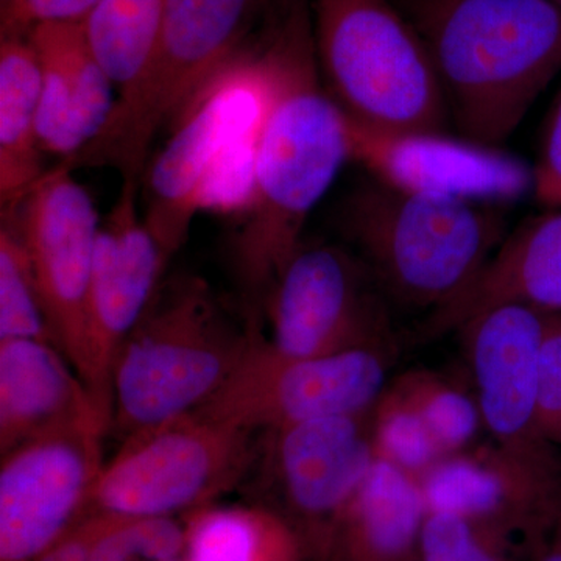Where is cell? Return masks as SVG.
I'll return each instance as SVG.
<instances>
[{
  "label": "cell",
  "instance_id": "obj_1",
  "mask_svg": "<svg viewBox=\"0 0 561 561\" xmlns=\"http://www.w3.org/2000/svg\"><path fill=\"white\" fill-rule=\"evenodd\" d=\"M264 81L253 194L231 238L245 317L265 302L305 241L306 224L346 161L348 122L321 80L308 0H280L253 46Z\"/></svg>",
  "mask_w": 561,
  "mask_h": 561
},
{
  "label": "cell",
  "instance_id": "obj_2",
  "mask_svg": "<svg viewBox=\"0 0 561 561\" xmlns=\"http://www.w3.org/2000/svg\"><path fill=\"white\" fill-rule=\"evenodd\" d=\"M461 138L500 147L561 70L552 0H402Z\"/></svg>",
  "mask_w": 561,
  "mask_h": 561
},
{
  "label": "cell",
  "instance_id": "obj_3",
  "mask_svg": "<svg viewBox=\"0 0 561 561\" xmlns=\"http://www.w3.org/2000/svg\"><path fill=\"white\" fill-rule=\"evenodd\" d=\"M257 334L205 279H162L114 362L110 430L125 440L197 411L238 370Z\"/></svg>",
  "mask_w": 561,
  "mask_h": 561
},
{
  "label": "cell",
  "instance_id": "obj_4",
  "mask_svg": "<svg viewBox=\"0 0 561 561\" xmlns=\"http://www.w3.org/2000/svg\"><path fill=\"white\" fill-rule=\"evenodd\" d=\"M505 206L431 197L362 181L335 213L339 230L391 301L440 308L507 236Z\"/></svg>",
  "mask_w": 561,
  "mask_h": 561
},
{
  "label": "cell",
  "instance_id": "obj_5",
  "mask_svg": "<svg viewBox=\"0 0 561 561\" xmlns=\"http://www.w3.org/2000/svg\"><path fill=\"white\" fill-rule=\"evenodd\" d=\"M311 7L321 80L346 119L376 131H445V92L405 13L391 0H312Z\"/></svg>",
  "mask_w": 561,
  "mask_h": 561
},
{
  "label": "cell",
  "instance_id": "obj_6",
  "mask_svg": "<svg viewBox=\"0 0 561 561\" xmlns=\"http://www.w3.org/2000/svg\"><path fill=\"white\" fill-rule=\"evenodd\" d=\"M262 0H164L160 38L139 79L117 94L99 135L69 171L110 168L142 181L151 144L183 116L210 80L243 49Z\"/></svg>",
  "mask_w": 561,
  "mask_h": 561
},
{
  "label": "cell",
  "instance_id": "obj_7",
  "mask_svg": "<svg viewBox=\"0 0 561 561\" xmlns=\"http://www.w3.org/2000/svg\"><path fill=\"white\" fill-rule=\"evenodd\" d=\"M202 411L184 413L122 440L91 500V513L181 518L242 485L261 442Z\"/></svg>",
  "mask_w": 561,
  "mask_h": 561
},
{
  "label": "cell",
  "instance_id": "obj_8",
  "mask_svg": "<svg viewBox=\"0 0 561 561\" xmlns=\"http://www.w3.org/2000/svg\"><path fill=\"white\" fill-rule=\"evenodd\" d=\"M264 108V81L253 47L210 80L172 127L171 139L144 172V220L171 261L221 165L253 146Z\"/></svg>",
  "mask_w": 561,
  "mask_h": 561
},
{
  "label": "cell",
  "instance_id": "obj_9",
  "mask_svg": "<svg viewBox=\"0 0 561 561\" xmlns=\"http://www.w3.org/2000/svg\"><path fill=\"white\" fill-rule=\"evenodd\" d=\"M390 350L321 357L280 353L256 335L245 359L198 411L254 434L370 411L386 389Z\"/></svg>",
  "mask_w": 561,
  "mask_h": 561
},
{
  "label": "cell",
  "instance_id": "obj_10",
  "mask_svg": "<svg viewBox=\"0 0 561 561\" xmlns=\"http://www.w3.org/2000/svg\"><path fill=\"white\" fill-rule=\"evenodd\" d=\"M267 339L280 353L321 357L393 348L387 297L357 254L302 243L265 302Z\"/></svg>",
  "mask_w": 561,
  "mask_h": 561
},
{
  "label": "cell",
  "instance_id": "obj_11",
  "mask_svg": "<svg viewBox=\"0 0 561 561\" xmlns=\"http://www.w3.org/2000/svg\"><path fill=\"white\" fill-rule=\"evenodd\" d=\"M110 427L69 421L0 456V561H36L91 515Z\"/></svg>",
  "mask_w": 561,
  "mask_h": 561
},
{
  "label": "cell",
  "instance_id": "obj_12",
  "mask_svg": "<svg viewBox=\"0 0 561 561\" xmlns=\"http://www.w3.org/2000/svg\"><path fill=\"white\" fill-rule=\"evenodd\" d=\"M371 409L327 416L265 432L257 461L264 463L273 500L300 535L309 561H323L332 534L370 474L376 456Z\"/></svg>",
  "mask_w": 561,
  "mask_h": 561
},
{
  "label": "cell",
  "instance_id": "obj_13",
  "mask_svg": "<svg viewBox=\"0 0 561 561\" xmlns=\"http://www.w3.org/2000/svg\"><path fill=\"white\" fill-rule=\"evenodd\" d=\"M2 219L13 225L27 250L54 343L81 378L88 289L101 228L94 202L60 162Z\"/></svg>",
  "mask_w": 561,
  "mask_h": 561
},
{
  "label": "cell",
  "instance_id": "obj_14",
  "mask_svg": "<svg viewBox=\"0 0 561 561\" xmlns=\"http://www.w3.org/2000/svg\"><path fill=\"white\" fill-rule=\"evenodd\" d=\"M139 186L140 180H122L117 201L101 221L87 298L81 379L110 426L114 362L153 300L169 264L140 214Z\"/></svg>",
  "mask_w": 561,
  "mask_h": 561
},
{
  "label": "cell",
  "instance_id": "obj_15",
  "mask_svg": "<svg viewBox=\"0 0 561 561\" xmlns=\"http://www.w3.org/2000/svg\"><path fill=\"white\" fill-rule=\"evenodd\" d=\"M427 511L481 523L531 553L561 518V457L491 445L443 457L420 481Z\"/></svg>",
  "mask_w": 561,
  "mask_h": 561
},
{
  "label": "cell",
  "instance_id": "obj_16",
  "mask_svg": "<svg viewBox=\"0 0 561 561\" xmlns=\"http://www.w3.org/2000/svg\"><path fill=\"white\" fill-rule=\"evenodd\" d=\"M346 122L351 161L397 190L500 206L534 191V169L500 147L445 131L386 133Z\"/></svg>",
  "mask_w": 561,
  "mask_h": 561
},
{
  "label": "cell",
  "instance_id": "obj_17",
  "mask_svg": "<svg viewBox=\"0 0 561 561\" xmlns=\"http://www.w3.org/2000/svg\"><path fill=\"white\" fill-rule=\"evenodd\" d=\"M557 313L531 306H493L459 330L481 409L496 445L537 456L557 454L538 426V370L542 342Z\"/></svg>",
  "mask_w": 561,
  "mask_h": 561
},
{
  "label": "cell",
  "instance_id": "obj_18",
  "mask_svg": "<svg viewBox=\"0 0 561 561\" xmlns=\"http://www.w3.org/2000/svg\"><path fill=\"white\" fill-rule=\"evenodd\" d=\"M507 302L561 313V208L531 217L505 236L478 275L427 313L419 337L432 341L457 332L478 313Z\"/></svg>",
  "mask_w": 561,
  "mask_h": 561
},
{
  "label": "cell",
  "instance_id": "obj_19",
  "mask_svg": "<svg viewBox=\"0 0 561 561\" xmlns=\"http://www.w3.org/2000/svg\"><path fill=\"white\" fill-rule=\"evenodd\" d=\"M28 39L41 68V147L65 161L108 121L114 84L92 54L81 22H39Z\"/></svg>",
  "mask_w": 561,
  "mask_h": 561
},
{
  "label": "cell",
  "instance_id": "obj_20",
  "mask_svg": "<svg viewBox=\"0 0 561 561\" xmlns=\"http://www.w3.org/2000/svg\"><path fill=\"white\" fill-rule=\"evenodd\" d=\"M110 420L54 343L0 341V456L36 435L81 419Z\"/></svg>",
  "mask_w": 561,
  "mask_h": 561
},
{
  "label": "cell",
  "instance_id": "obj_21",
  "mask_svg": "<svg viewBox=\"0 0 561 561\" xmlns=\"http://www.w3.org/2000/svg\"><path fill=\"white\" fill-rule=\"evenodd\" d=\"M426 512L420 482L376 459L323 561H419Z\"/></svg>",
  "mask_w": 561,
  "mask_h": 561
},
{
  "label": "cell",
  "instance_id": "obj_22",
  "mask_svg": "<svg viewBox=\"0 0 561 561\" xmlns=\"http://www.w3.org/2000/svg\"><path fill=\"white\" fill-rule=\"evenodd\" d=\"M41 68L28 36L0 38V205L13 209L43 179Z\"/></svg>",
  "mask_w": 561,
  "mask_h": 561
},
{
  "label": "cell",
  "instance_id": "obj_23",
  "mask_svg": "<svg viewBox=\"0 0 561 561\" xmlns=\"http://www.w3.org/2000/svg\"><path fill=\"white\" fill-rule=\"evenodd\" d=\"M183 519L186 548L180 561H309L295 527L260 502H216Z\"/></svg>",
  "mask_w": 561,
  "mask_h": 561
},
{
  "label": "cell",
  "instance_id": "obj_24",
  "mask_svg": "<svg viewBox=\"0 0 561 561\" xmlns=\"http://www.w3.org/2000/svg\"><path fill=\"white\" fill-rule=\"evenodd\" d=\"M164 0H99L81 21L117 94L139 79L160 38Z\"/></svg>",
  "mask_w": 561,
  "mask_h": 561
},
{
  "label": "cell",
  "instance_id": "obj_25",
  "mask_svg": "<svg viewBox=\"0 0 561 561\" xmlns=\"http://www.w3.org/2000/svg\"><path fill=\"white\" fill-rule=\"evenodd\" d=\"M393 383L420 413L445 457L474 445L483 430L474 390L432 370L404 373Z\"/></svg>",
  "mask_w": 561,
  "mask_h": 561
},
{
  "label": "cell",
  "instance_id": "obj_26",
  "mask_svg": "<svg viewBox=\"0 0 561 561\" xmlns=\"http://www.w3.org/2000/svg\"><path fill=\"white\" fill-rule=\"evenodd\" d=\"M376 459L421 481L445 457L420 413L393 382L387 383L370 413Z\"/></svg>",
  "mask_w": 561,
  "mask_h": 561
},
{
  "label": "cell",
  "instance_id": "obj_27",
  "mask_svg": "<svg viewBox=\"0 0 561 561\" xmlns=\"http://www.w3.org/2000/svg\"><path fill=\"white\" fill-rule=\"evenodd\" d=\"M13 339H33V341L54 343L27 250L13 225L2 219L0 225V341H13Z\"/></svg>",
  "mask_w": 561,
  "mask_h": 561
},
{
  "label": "cell",
  "instance_id": "obj_28",
  "mask_svg": "<svg viewBox=\"0 0 561 561\" xmlns=\"http://www.w3.org/2000/svg\"><path fill=\"white\" fill-rule=\"evenodd\" d=\"M523 549L500 531L443 511H427L419 561H518Z\"/></svg>",
  "mask_w": 561,
  "mask_h": 561
},
{
  "label": "cell",
  "instance_id": "obj_29",
  "mask_svg": "<svg viewBox=\"0 0 561 561\" xmlns=\"http://www.w3.org/2000/svg\"><path fill=\"white\" fill-rule=\"evenodd\" d=\"M184 548L183 516H116L99 538L91 561H180Z\"/></svg>",
  "mask_w": 561,
  "mask_h": 561
},
{
  "label": "cell",
  "instance_id": "obj_30",
  "mask_svg": "<svg viewBox=\"0 0 561 561\" xmlns=\"http://www.w3.org/2000/svg\"><path fill=\"white\" fill-rule=\"evenodd\" d=\"M538 426L546 440L561 446V313L553 317L540 354Z\"/></svg>",
  "mask_w": 561,
  "mask_h": 561
},
{
  "label": "cell",
  "instance_id": "obj_31",
  "mask_svg": "<svg viewBox=\"0 0 561 561\" xmlns=\"http://www.w3.org/2000/svg\"><path fill=\"white\" fill-rule=\"evenodd\" d=\"M534 192L542 205L561 208V94L542 135L534 168Z\"/></svg>",
  "mask_w": 561,
  "mask_h": 561
},
{
  "label": "cell",
  "instance_id": "obj_32",
  "mask_svg": "<svg viewBox=\"0 0 561 561\" xmlns=\"http://www.w3.org/2000/svg\"><path fill=\"white\" fill-rule=\"evenodd\" d=\"M99 0H31L32 25L39 22H81Z\"/></svg>",
  "mask_w": 561,
  "mask_h": 561
},
{
  "label": "cell",
  "instance_id": "obj_33",
  "mask_svg": "<svg viewBox=\"0 0 561 561\" xmlns=\"http://www.w3.org/2000/svg\"><path fill=\"white\" fill-rule=\"evenodd\" d=\"M31 0H0V38H13V36H28L33 25Z\"/></svg>",
  "mask_w": 561,
  "mask_h": 561
},
{
  "label": "cell",
  "instance_id": "obj_34",
  "mask_svg": "<svg viewBox=\"0 0 561 561\" xmlns=\"http://www.w3.org/2000/svg\"><path fill=\"white\" fill-rule=\"evenodd\" d=\"M531 561H561V518L530 553Z\"/></svg>",
  "mask_w": 561,
  "mask_h": 561
},
{
  "label": "cell",
  "instance_id": "obj_35",
  "mask_svg": "<svg viewBox=\"0 0 561 561\" xmlns=\"http://www.w3.org/2000/svg\"><path fill=\"white\" fill-rule=\"evenodd\" d=\"M552 2L561 10V0H552Z\"/></svg>",
  "mask_w": 561,
  "mask_h": 561
}]
</instances>
